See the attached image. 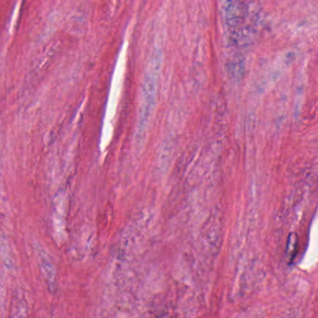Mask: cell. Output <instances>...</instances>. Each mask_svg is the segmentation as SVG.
Instances as JSON below:
<instances>
[{"instance_id": "obj_3", "label": "cell", "mask_w": 318, "mask_h": 318, "mask_svg": "<svg viewBox=\"0 0 318 318\" xmlns=\"http://www.w3.org/2000/svg\"><path fill=\"white\" fill-rule=\"evenodd\" d=\"M10 318H28V304L23 291L13 293L10 304Z\"/></svg>"}, {"instance_id": "obj_4", "label": "cell", "mask_w": 318, "mask_h": 318, "mask_svg": "<svg viewBox=\"0 0 318 318\" xmlns=\"http://www.w3.org/2000/svg\"><path fill=\"white\" fill-rule=\"evenodd\" d=\"M38 259H39L40 269L45 277L48 288L50 290H54L56 284V273L52 262L46 252L43 251L42 250H38Z\"/></svg>"}, {"instance_id": "obj_5", "label": "cell", "mask_w": 318, "mask_h": 318, "mask_svg": "<svg viewBox=\"0 0 318 318\" xmlns=\"http://www.w3.org/2000/svg\"><path fill=\"white\" fill-rule=\"evenodd\" d=\"M298 245H299L298 234L296 233H290L286 246V256L289 262H291L294 260L298 251Z\"/></svg>"}, {"instance_id": "obj_2", "label": "cell", "mask_w": 318, "mask_h": 318, "mask_svg": "<svg viewBox=\"0 0 318 318\" xmlns=\"http://www.w3.org/2000/svg\"><path fill=\"white\" fill-rule=\"evenodd\" d=\"M227 38L232 45H238L243 39L242 7L240 0H222Z\"/></svg>"}, {"instance_id": "obj_1", "label": "cell", "mask_w": 318, "mask_h": 318, "mask_svg": "<svg viewBox=\"0 0 318 318\" xmlns=\"http://www.w3.org/2000/svg\"><path fill=\"white\" fill-rule=\"evenodd\" d=\"M160 66H161V54L158 50L154 54L153 59L151 60L149 68L145 74L144 80H143L142 103L140 106V116H139L138 128H137L139 138L144 133L147 124L149 122L150 116L155 107Z\"/></svg>"}]
</instances>
